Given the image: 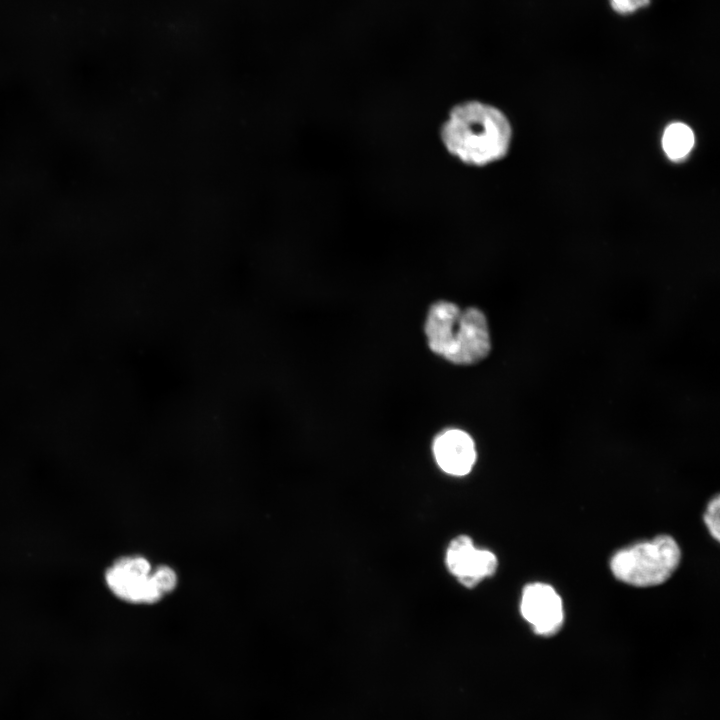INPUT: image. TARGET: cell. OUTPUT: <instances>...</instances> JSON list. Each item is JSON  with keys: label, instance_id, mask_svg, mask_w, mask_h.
I'll return each mask as SVG.
<instances>
[{"label": "cell", "instance_id": "cell-1", "mask_svg": "<svg viewBox=\"0 0 720 720\" xmlns=\"http://www.w3.org/2000/svg\"><path fill=\"white\" fill-rule=\"evenodd\" d=\"M447 151L470 166H485L506 156L512 127L498 108L480 101L455 105L440 131Z\"/></svg>", "mask_w": 720, "mask_h": 720}, {"label": "cell", "instance_id": "cell-2", "mask_svg": "<svg viewBox=\"0 0 720 720\" xmlns=\"http://www.w3.org/2000/svg\"><path fill=\"white\" fill-rule=\"evenodd\" d=\"M424 330L432 352L454 364L479 362L491 349L487 319L475 307L460 310L454 303L438 301L428 311Z\"/></svg>", "mask_w": 720, "mask_h": 720}, {"label": "cell", "instance_id": "cell-3", "mask_svg": "<svg viewBox=\"0 0 720 720\" xmlns=\"http://www.w3.org/2000/svg\"><path fill=\"white\" fill-rule=\"evenodd\" d=\"M680 559L681 551L675 539L660 535L617 551L610 560V569L623 583L649 587L665 582Z\"/></svg>", "mask_w": 720, "mask_h": 720}, {"label": "cell", "instance_id": "cell-4", "mask_svg": "<svg viewBox=\"0 0 720 720\" xmlns=\"http://www.w3.org/2000/svg\"><path fill=\"white\" fill-rule=\"evenodd\" d=\"M104 580L114 596L128 603L153 604L164 595L142 556L120 557L106 569Z\"/></svg>", "mask_w": 720, "mask_h": 720}, {"label": "cell", "instance_id": "cell-5", "mask_svg": "<svg viewBox=\"0 0 720 720\" xmlns=\"http://www.w3.org/2000/svg\"><path fill=\"white\" fill-rule=\"evenodd\" d=\"M445 562L449 572L468 588L493 575L498 564L494 553L475 547L472 539L466 535H460L450 542Z\"/></svg>", "mask_w": 720, "mask_h": 720}, {"label": "cell", "instance_id": "cell-6", "mask_svg": "<svg viewBox=\"0 0 720 720\" xmlns=\"http://www.w3.org/2000/svg\"><path fill=\"white\" fill-rule=\"evenodd\" d=\"M523 618L536 634L551 636L562 626L563 603L556 590L545 583H531L524 587L520 602Z\"/></svg>", "mask_w": 720, "mask_h": 720}, {"label": "cell", "instance_id": "cell-7", "mask_svg": "<svg viewBox=\"0 0 720 720\" xmlns=\"http://www.w3.org/2000/svg\"><path fill=\"white\" fill-rule=\"evenodd\" d=\"M433 454L438 466L454 476L468 474L476 460L475 444L463 430L448 429L433 442Z\"/></svg>", "mask_w": 720, "mask_h": 720}, {"label": "cell", "instance_id": "cell-8", "mask_svg": "<svg viewBox=\"0 0 720 720\" xmlns=\"http://www.w3.org/2000/svg\"><path fill=\"white\" fill-rule=\"evenodd\" d=\"M661 144L669 160L682 162L688 158L695 146V135L687 124L673 122L665 128Z\"/></svg>", "mask_w": 720, "mask_h": 720}, {"label": "cell", "instance_id": "cell-9", "mask_svg": "<svg viewBox=\"0 0 720 720\" xmlns=\"http://www.w3.org/2000/svg\"><path fill=\"white\" fill-rule=\"evenodd\" d=\"M720 500L719 496L717 495L714 497L708 504L705 514H704V521L705 524L711 534V536L719 541L720 539Z\"/></svg>", "mask_w": 720, "mask_h": 720}, {"label": "cell", "instance_id": "cell-10", "mask_svg": "<svg viewBox=\"0 0 720 720\" xmlns=\"http://www.w3.org/2000/svg\"><path fill=\"white\" fill-rule=\"evenodd\" d=\"M154 578L163 594L173 591L177 585V575L168 566H159L153 570Z\"/></svg>", "mask_w": 720, "mask_h": 720}, {"label": "cell", "instance_id": "cell-11", "mask_svg": "<svg viewBox=\"0 0 720 720\" xmlns=\"http://www.w3.org/2000/svg\"><path fill=\"white\" fill-rule=\"evenodd\" d=\"M612 9L621 15H629L648 6L651 0H609Z\"/></svg>", "mask_w": 720, "mask_h": 720}]
</instances>
